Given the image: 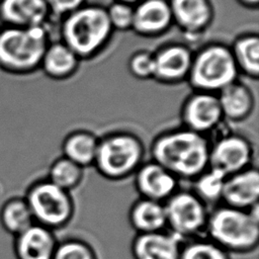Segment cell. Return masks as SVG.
<instances>
[{
	"label": "cell",
	"mask_w": 259,
	"mask_h": 259,
	"mask_svg": "<svg viewBox=\"0 0 259 259\" xmlns=\"http://www.w3.org/2000/svg\"><path fill=\"white\" fill-rule=\"evenodd\" d=\"M210 140L184 126L158 134L151 142V160L179 181L191 182L209 166Z\"/></svg>",
	"instance_id": "1"
},
{
	"label": "cell",
	"mask_w": 259,
	"mask_h": 259,
	"mask_svg": "<svg viewBox=\"0 0 259 259\" xmlns=\"http://www.w3.org/2000/svg\"><path fill=\"white\" fill-rule=\"evenodd\" d=\"M171 19V8L165 0H145L134 9L133 27L141 33L155 34L163 31Z\"/></svg>",
	"instance_id": "17"
},
{
	"label": "cell",
	"mask_w": 259,
	"mask_h": 259,
	"mask_svg": "<svg viewBox=\"0 0 259 259\" xmlns=\"http://www.w3.org/2000/svg\"><path fill=\"white\" fill-rule=\"evenodd\" d=\"M99 137L87 130H75L65 136L62 142V156L83 168L93 167Z\"/></svg>",
	"instance_id": "18"
},
{
	"label": "cell",
	"mask_w": 259,
	"mask_h": 259,
	"mask_svg": "<svg viewBox=\"0 0 259 259\" xmlns=\"http://www.w3.org/2000/svg\"><path fill=\"white\" fill-rule=\"evenodd\" d=\"M224 119L218 96L200 91L189 97L181 110L182 126L208 137Z\"/></svg>",
	"instance_id": "10"
},
{
	"label": "cell",
	"mask_w": 259,
	"mask_h": 259,
	"mask_svg": "<svg viewBox=\"0 0 259 259\" xmlns=\"http://www.w3.org/2000/svg\"><path fill=\"white\" fill-rule=\"evenodd\" d=\"M127 220L136 234L164 231L166 230L164 202L138 197L130 206Z\"/></svg>",
	"instance_id": "16"
},
{
	"label": "cell",
	"mask_w": 259,
	"mask_h": 259,
	"mask_svg": "<svg viewBox=\"0 0 259 259\" xmlns=\"http://www.w3.org/2000/svg\"><path fill=\"white\" fill-rule=\"evenodd\" d=\"M172 17L185 29L196 31L210 20L211 10L207 0H171Z\"/></svg>",
	"instance_id": "21"
},
{
	"label": "cell",
	"mask_w": 259,
	"mask_h": 259,
	"mask_svg": "<svg viewBox=\"0 0 259 259\" xmlns=\"http://www.w3.org/2000/svg\"><path fill=\"white\" fill-rule=\"evenodd\" d=\"M154 76L164 81H176L190 71V52L181 46H172L160 51L154 57Z\"/></svg>",
	"instance_id": "20"
},
{
	"label": "cell",
	"mask_w": 259,
	"mask_h": 259,
	"mask_svg": "<svg viewBox=\"0 0 259 259\" xmlns=\"http://www.w3.org/2000/svg\"><path fill=\"white\" fill-rule=\"evenodd\" d=\"M53 259H100L95 248L86 240L69 237L59 240Z\"/></svg>",
	"instance_id": "28"
},
{
	"label": "cell",
	"mask_w": 259,
	"mask_h": 259,
	"mask_svg": "<svg viewBox=\"0 0 259 259\" xmlns=\"http://www.w3.org/2000/svg\"><path fill=\"white\" fill-rule=\"evenodd\" d=\"M164 205L166 230L180 241L205 236L209 208L190 189L179 188Z\"/></svg>",
	"instance_id": "7"
},
{
	"label": "cell",
	"mask_w": 259,
	"mask_h": 259,
	"mask_svg": "<svg viewBox=\"0 0 259 259\" xmlns=\"http://www.w3.org/2000/svg\"><path fill=\"white\" fill-rule=\"evenodd\" d=\"M119 2H123V3H132V2H136L137 0H118Z\"/></svg>",
	"instance_id": "33"
},
{
	"label": "cell",
	"mask_w": 259,
	"mask_h": 259,
	"mask_svg": "<svg viewBox=\"0 0 259 259\" xmlns=\"http://www.w3.org/2000/svg\"><path fill=\"white\" fill-rule=\"evenodd\" d=\"M58 241L54 231L34 223L14 236V256L16 259H53Z\"/></svg>",
	"instance_id": "13"
},
{
	"label": "cell",
	"mask_w": 259,
	"mask_h": 259,
	"mask_svg": "<svg viewBox=\"0 0 259 259\" xmlns=\"http://www.w3.org/2000/svg\"><path fill=\"white\" fill-rule=\"evenodd\" d=\"M0 27H1V24H0Z\"/></svg>",
	"instance_id": "34"
},
{
	"label": "cell",
	"mask_w": 259,
	"mask_h": 259,
	"mask_svg": "<svg viewBox=\"0 0 259 259\" xmlns=\"http://www.w3.org/2000/svg\"><path fill=\"white\" fill-rule=\"evenodd\" d=\"M49 46L45 26L0 27V70L11 75H26L40 66Z\"/></svg>",
	"instance_id": "4"
},
{
	"label": "cell",
	"mask_w": 259,
	"mask_h": 259,
	"mask_svg": "<svg viewBox=\"0 0 259 259\" xmlns=\"http://www.w3.org/2000/svg\"><path fill=\"white\" fill-rule=\"evenodd\" d=\"M182 243L167 230L136 234L131 253L134 259H179Z\"/></svg>",
	"instance_id": "14"
},
{
	"label": "cell",
	"mask_w": 259,
	"mask_h": 259,
	"mask_svg": "<svg viewBox=\"0 0 259 259\" xmlns=\"http://www.w3.org/2000/svg\"><path fill=\"white\" fill-rule=\"evenodd\" d=\"M0 224L13 237L34 224L30 208L24 196H12L0 208Z\"/></svg>",
	"instance_id": "22"
},
{
	"label": "cell",
	"mask_w": 259,
	"mask_h": 259,
	"mask_svg": "<svg viewBox=\"0 0 259 259\" xmlns=\"http://www.w3.org/2000/svg\"><path fill=\"white\" fill-rule=\"evenodd\" d=\"M189 72L194 87L211 93L221 91L235 82L237 63L229 49L223 46H211L197 55L192 61Z\"/></svg>",
	"instance_id": "8"
},
{
	"label": "cell",
	"mask_w": 259,
	"mask_h": 259,
	"mask_svg": "<svg viewBox=\"0 0 259 259\" xmlns=\"http://www.w3.org/2000/svg\"><path fill=\"white\" fill-rule=\"evenodd\" d=\"M106 10L99 7L78 8L63 24L65 45L77 56H88L98 50L111 31Z\"/></svg>",
	"instance_id": "6"
},
{
	"label": "cell",
	"mask_w": 259,
	"mask_h": 259,
	"mask_svg": "<svg viewBox=\"0 0 259 259\" xmlns=\"http://www.w3.org/2000/svg\"><path fill=\"white\" fill-rule=\"evenodd\" d=\"M35 224L55 233L68 227L76 213V202L71 192L66 191L47 177L29 184L23 195Z\"/></svg>",
	"instance_id": "5"
},
{
	"label": "cell",
	"mask_w": 259,
	"mask_h": 259,
	"mask_svg": "<svg viewBox=\"0 0 259 259\" xmlns=\"http://www.w3.org/2000/svg\"><path fill=\"white\" fill-rule=\"evenodd\" d=\"M179 259H232L231 254L206 236L182 243Z\"/></svg>",
	"instance_id": "26"
},
{
	"label": "cell",
	"mask_w": 259,
	"mask_h": 259,
	"mask_svg": "<svg viewBox=\"0 0 259 259\" xmlns=\"http://www.w3.org/2000/svg\"><path fill=\"white\" fill-rule=\"evenodd\" d=\"M226 177L223 173L208 167L190 183V190L209 208L222 203Z\"/></svg>",
	"instance_id": "24"
},
{
	"label": "cell",
	"mask_w": 259,
	"mask_h": 259,
	"mask_svg": "<svg viewBox=\"0 0 259 259\" xmlns=\"http://www.w3.org/2000/svg\"><path fill=\"white\" fill-rule=\"evenodd\" d=\"M47 178L60 188L72 193L82 185L85 178V168L64 156H60L51 163Z\"/></svg>",
	"instance_id": "25"
},
{
	"label": "cell",
	"mask_w": 259,
	"mask_h": 259,
	"mask_svg": "<svg viewBox=\"0 0 259 259\" xmlns=\"http://www.w3.org/2000/svg\"><path fill=\"white\" fill-rule=\"evenodd\" d=\"M237 65H240L248 74L257 76L259 72V39L256 35L240 38L233 53Z\"/></svg>",
	"instance_id": "27"
},
{
	"label": "cell",
	"mask_w": 259,
	"mask_h": 259,
	"mask_svg": "<svg viewBox=\"0 0 259 259\" xmlns=\"http://www.w3.org/2000/svg\"><path fill=\"white\" fill-rule=\"evenodd\" d=\"M130 68L133 74L141 78L154 76L155 63L154 57L147 53H140L134 56L130 63Z\"/></svg>",
	"instance_id": "30"
},
{
	"label": "cell",
	"mask_w": 259,
	"mask_h": 259,
	"mask_svg": "<svg viewBox=\"0 0 259 259\" xmlns=\"http://www.w3.org/2000/svg\"><path fill=\"white\" fill-rule=\"evenodd\" d=\"M109 22L112 27L125 29L133 26L134 9L123 2H116L106 10Z\"/></svg>",
	"instance_id": "29"
},
{
	"label": "cell",
	"mask_w": 259,
	"mask_h": 259,
	"mask_svg": "<svg viewBox=\"0 0 259 259\" xmlns=\"http://www.w3.org/2000/svg\"><path fill=\"white\" fill-rule=\"evenodd\" d=\"M134 186L139 197L165 202L179 187V180L159 163L149 160L133 175Z\"/></svg>",
	"instance_id": "11"
},
{
	"label": "cell",
	"mask_w": 259,
	"mask_h": 259,
	"mask_svg": "<svg viewBox=\"0 0 259 259\" xmlns=\"http://www.w3.org/2000/svg\"><path fill=\"white\" fill-rule=\"evenodd\" d=\"M77 66V55L64 44L49 45L40 62V68L53 78L71 74Z\"/></svg>",
	"instance_id": "23"
},
{
	"label": "cell",
	"mask_w": 259,
	"mask_h": 259,
	"mask_svg": "<svg viewBox=\"0 0 259 259\" xmlns=\"http://www.w3.org/2000/svg\"><path fill=\"white\" fill-rule=\"evenodd\" d=\"M205 236L230 254H248L259 244L258 207L241 209L220 203L208 213Z\"/></svg>",
	"instance_id": "2"
},
{
	"label": "cell",
	"mask_w": 259,
	"mask_h": 259,
	"mask_svg": "<svg viewBox=\"0 0 259 259\" xmlns=\"http://www.w3.org/2000/svg\"><path fill=\"white\" fill-rule=\"evenodd\" d=\"M45 2L50 12L62 15L65 13L70 14L77 10L83 3V0H45Z\"/></svg>",
	"instance_id": "31"
},
{
	"label": "cell",
	"mask_w": 259,
	"mask_h": 259,
	"mask_svg": "<svg viewBox=\"0 0 259 259\" xmlns=\"http://www.w3.org/2000/svg\"><path fill=\"white\" fill-rule=\"evenodd\" d=\"M259 171L255 165L226 177L222 203L241 209L258 207Z\"/></svg>",
	"instance_id": "12"
},
{
	"label": "cell",
	"mask_w": 259,
	"mask_h": 259,
	"mask_svg": "<svg viewBox=\"0 0 259 259\" xmlns=\"http://www.w3.org/2000/svg\"><path fill=\"white\" fill-rule=\"evenodd\" d=\"M49 13L45 0H0V24L3 26H45Z\"/></svg>",
	"instance_id": "15"
},
{
	"label": "cell",
	"mask_w": 259,
	"mask_h": 259,
	"mask_svg": "<svg viewBox=\"0 0 259 259\" xmlns=\"http://www.w3.org/2000/svg\"><path fill=\"white\" fill-rule=\"evenodd\" d=\"M253 142L240 133H224L210 140L209 166L225 176L245 170L254 165Z\"/></svg>",
	"instance_id": "9"
},
{
	"label": "cell",
	"mask_w": 259,
	"mask_h": 259,
	"mask_svg": "<svg viewBox=\"0 0 259 259\" xmlns=\"http://www.w3.org/2000/svg\"><path fill=\"white\" fill-rule=\"evenodd\" d=\"M245 3H248V4H257L258 3V0H243Z\"/></svg>",
	"instance_id": "32"
},
{
	"label": "cell",
	"mask_w": 259,
	"mask_h": 259,
	"mask_svg": "<svg viewBox=\"0 0 259 259\" xmlns=\"http://www.w3.org/2000/svg\"><path fill=\"white\" fill-rule=\"evenodd\" d=\"M143 140L128 131H113L99 137L93 167L106 180L117 182L133 177L144 163Z\"/></svg>",
	"instance_id": "3"
},
{
	"label": "cell",
	"mask_w": 259,
	"mask_h": 259,
	"mask_svg": "<svg viewBox=\"0 0 259 259\" xmlns=\"http://www.w3.org/2000/svg\"><path fill=\"white\" fill-rule=\"evenodd\" d=\"M218 98L224 118L233 122L245 120L254 108L251 91L239 83L233 82L223 88Z\"/></svg>",
	"instance_id": "19"
}]
</instances>
